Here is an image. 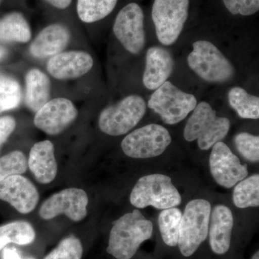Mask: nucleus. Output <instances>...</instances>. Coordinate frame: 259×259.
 Wrapping results in <instances>:
<instances>
[{"instance_id":"nucleus-1","label":"nucleus","mask_w":259,"mask_h":259,"mask_svg":"<svg viewBox=\"0 0 259 259\" xmlns=\"http://www.w3.org/2000/svg\"><path fill=\"white\" fill-rule=\"evenodd\" d=\"M153 223L135 209L117 220L110 231L107 252L116 259H131L152 236Z\"/></svg>"},{"instance_id":"nucleus-2","label":"nucleus","mask_w":259,"mask_h":259,"mask_svg":"<svg viewBox=\"0 0 259 259\" xmlns=\"http://www.w3.org/2000/svg\"><path fill=\"white\" fill-rule=\"evenodd\" d=\"M184 130V137L189 142L197 141L199 148L207 151L222 141L230 130V121L218 117L207 102L197 104Z\"/></svg>"},{"instance_id":"nucleus-3","label":"nucleus","mask_w":259,"mask_h":259,"mask_svg":"<svg viewBox=\"0 0 259 259\" xmlns=\"http://www.w3.org/2000/svg\"><path fill=\"white\" fill-rule=\"evenodd\" d=\"M193 50L187 56V64L200 79L209 83L231 81L235 68L229 59L214 46L205 40L194 42Z\"/></svg>"},{"instance_id":"nucleus-4","label":"nucleus","mask_w":259,"mask_h":259,"mask_svg":"<svg viewBox=\"0 0 259 259\" xmlns=\"http://www.w3.org/2000/svg\"><path fill=\"white\" fill-rule=\"evenodd\" d=\"M130 201L137 208L151 206L165 209L180 205L182 197L169 177L153 174L139 179L131 192Z\"/></svg>"},{"instance_id":"nucleus-5","label":"nucleus","mask_w":259,"mask_h":259,"mask_svg":"<svg viewBox=\"0 0 259 259\" xmlns=\"http://www.w3.org/2000/svg\"><path fill=\"white\" fill-rule=\"evenodd\" d=\"M210 214L211 204L204 199H194L186 206L177 245L184 256L193 255L207 239Z\"/></svg>"},{"instance_id":"nucleus-6","label":"nucleus","mask_w":259,"mask_h":259,"mask_svg":"<svg viewBox=\"0 0 259 259\" xmlns=\"http://www.w3.org/2000/svg\"><path fill=\"white\" fill-rule=\"evenodd\" d=\"M197 105L193 95L185 93L169 81L156 89L148 102V107L167 125H175L185 120Z\"/></svg>"},{"instance_id":"nucleus-7","label":"nucleus","mask_w":259,"mask_h":259,"mask_svg":"<svg viewBox=\"0 0 259 259\" xmlns=\"http://www.w3.org/2000/svg\"><path fill=\"white\" fill-rule=\"evenodd\" d=\"M146 112L144 98L139 95H130L102 110L99 117V127L109 136H122L136 127Z\"/></svg>"},{"instance_id":"nucleus-8","label":"nucleus","mask_w":259,"mask_h":259,"mask_svg":"<svg viewBox=\"0 0 259 259\" xmlns=\"http://www.w3.org/2000/svg\"><path fill=\"white\" fill-rule=\"evenodd\" d=\"M190 0H154L151 17L156 37L163 46L178 40L189 16Z\"/></svg>"},{"instance_id":"nucleus-9","label":"nucleus","mask_w":259,"mask_h":259,"mask_svg":"<svg viewBox=\"0 0 259 259\" xmlns=\"http://www.w3.org/2000/svg\"><path fill=\"white\" fill-rule=\"evenodd\" d=\"M171 143V135L166 127L149 124L127 135L121 146L129 157L149 158L160 156Z\"/></svg>"},{"instance_id":"nucleus-10","label":"nucleus","mask_w":259,"mask_h":259,"mask_svg":"<svg viewBox=\"0 0 259 259\" xmlns=\"http://www.w3.org/2000/svg\"><path fill=\"white\" fill-rule=\"evenodd\" d=\"M113 32L117 40L126 50L139 54L146 45L144 14L137 3L126 5L119 12L113 25Z\"/></svg>"},{"instance_id":"nucleus-11","label":"nucleus","mask_w":259,"mask_h":259,"mask_svg":"<svg viewBox=\"0 0 259 259\" xmlns=\"http://www.w3.org/2000/svg\"><path fill=\"white\" fill-rule=\"evenodd\" d=\"M89 199L81 189H66L53 194L42 203L39 214L44 220H51L65 214L74 222H79L88 214Z\"/></svg>"},{"instance_id":"nucleus-12","label":"nucleus","mask_w":259,"mask_h":259,"mask_svg":"<svg viewBox=\"0 0 259 259\" xmlns=\"http://www.w3.org/2000/svg\"><path fill=\"white\" fill-rule=\"evenodd\" d=\"M209 168L214 180L225 188H232L248 175L247 165H242L239 158L222 141L212 146Z\"/></svg>"},{"instance_id":"nucleus-13","label":"nucleus","mask_w":259,"mask_h":259,"mask_svg":"<svg viewBox=\"0 0 259 259\" xmlns=\"http://www.w3.org/2000/svg\"><path fill=\"white\" fill-rule=\"evenodd\" d=\"M74 104L68 99H54L35 112V127L51 136L61 134L77 117Z\"/></svg>"},{"instance_id":"nucleus-14","label":"nucleus","mask_w":259,"mask_h":259,"mask_svg":"<svg viewBox=\"0 0 259 259\" xmlns=\"http://www.w3.org/2000/svg\"><path fill=\"white\" fill-rule=\"evenodd\" d=\"M0 199L11 204L19 212L28 214L36 207L39 194L26 177L13 175L0 182Z\"/></svg>"},{"instance_id":"nucleus-15","label":"nucleus","mask_w":259,"mask_h":259,"mask_svg":"<svg viewBox=\"0 0 259 259\" xmlns=\"http://www.w3.org/2000/svg\"><path fill=\"white\" fill-rule=\"evenodd\" d=\"M93 64V59L88 53L68 51L52 56L48 61L47 70L57 79H75L89 72Z\"/></svg>"},{"instance_id":"nucleus-16","label":"nucleus","mask_w":259,"mask_h":259,"mask_svg":"<svg viewBox=\"0 0 259 259\" xmlns=\"http://www.w3.org/2000/svg\"><path fill=\"white\" fill-rule=\"evenodd\" d=\"M175 68V60L171 53L164 48H148L146 54L143 83L148 90H156L166 82Z\"/></svg>"},{"instance_id":"nucleus-17","label":"nucleus","mask_w":259,"mask_h":259,"mask_svg":"<svg viewBox=\"0 0 259 259\" xmlns=\"http://www.w3.org/2000/svg\"><path fill=\"white\" fill-rule=\"evenodd\" d=\"M233 223L229 207L222 204L214 207L209 218L208 236L211 249L215 254L223 255L229 250Z\"/></svg>"},{"instance_id":"nucleus-18","label":"nucleus","mask_w":259,"mask_h":259,"mask_svg":"<svg viewBox=\"0 0 259 259\" xmlns=\"http://www.w3.org/2000/svg\"><path fill=\"white\" fill-rule=\"evenodd\" d=\"M28 166L39 183L47 185L54 180L58 166L54 155V146L50 141L36 143L29 155Z\"/></svg>"},{"instance_id":"nucleus-19","label":"nucleus","mask_w":259,"mask_h":259,"mask_svg":"<svg viewBox=\"0 0 259 259\" xmlns=\"http://www.w3.org/2000/svg\"><path fill=\"white\" fill-rule=\"evenodd\" d=\"M70 40L69 30L60 24H53L40 32L30 47L34 57L54 56L64 50Z\"/></svg>"},{"instance_id":"nucleus-20","label":"nucleus","mask_w":259,"mask_h":259,"mask_svg":"<svg viewBox=\"0 0 259 259\" xmlns=\"http://www.w3.org/2000/svg\"><path fill=\"white\" fill-rule=\"evenodd\" d=\"M26 93L25 103L32 112H36L49 102L51 81L40 70L32 69L25 77Z\"/></svg>"},{"instance_id":"nucleus-21","label":"nucleus","mask_w":259,"mask_h":259,"mask_svg":"<svg viewBox=\"0 0 259 259\" xmlns=\"http://www.w3.org/2000/svg\"><path fill=\"white\" fill-rule=\"evenodd\" d=\"M30 38V27L23 15L10 13L0 20V40L27 42Z\"/></svg>"},{"instance_id":"nucleus-22","label":"nucleus","mask_w":259,"mask_h":259,"mask_svg":"<svg viewBox=\"0 0 259 259\" xmlns=\"http://www.w3.org/2000/svg\"><path fill=\"white\" fill-rule=\"evenodd\" d=\"M35 231L30 223L15 221L0 226V250L9 243L25 245L35 240Z\"/></svg>"},{"instance_id":"nucleus-23","label":"nucleus","mask_w":259,"mask_h":259,"mask_svg":"<svg viewBox=\"0 0 259 259\" xmlns=\"http://www.w3.org/2000/svg\"><path fill=\"white\" fill-rule=\"evenodd\" d=\"M228 102L238 115L243 119L258 120L259 98L247 93L244 89L234 87L228 92Z\"/></svg>"},{"instance_id":"nucleus-24","label":"nucleus","mask_w":259,"mask_h":259,"mask_svg":"<svg viewBox=\"0 0 259 259\" xmlns=\"http://www.w3.org/2000/svg\"><path fill=\"white\" fill-rule=\"evenodd\" d=\"M118 0H77L78 15L81 21L95 23L106 18L115 9Z\"/></svg>"},{"instance_id":"nucleus-25","label":"nucleus","mask_w":259,"mask_h":259,"mask_svg":"<svg viewBox=\"0 0 259 259\" xmlns=\"http://www.w3.org/2000/svg\"><path fill=\"white\" fill-rule=\"evenodd\" d=\"M233 203L238 208L256 207L259 206V175H252L243 179L235 187Z\"/></svg>"},{"instance_id":"nucleus-26","label":"nucleus","mask_w":259,"mask_h":259,"mask_svg":"<svg viewBox=\"0 0 259 259\" xmlns=\"http://www.w3.org/2000/svg\"><path fill=\"white\" fill-rule=\"evenodd\" d=\"M182 213L176 207L165 209L158 216V226L162 239L168 246L178 245L179 234Z\"/></svg>"},{"instance_id":"nucleus-27","label":"nucleus","mask_w":259,"mask_h":259,"mask_svg":"<svg viewBox=\"0 0 259 259\" xmlns=\"http://www.w3.org/2000/svg\"><path fill=\"white\" fill-rule=\"evenodd\" d=\"M20 84L10 76L0 75V113L17 108L21 101Z\"/></svg>"},{"instance_id":"nucleus-28","label":"nucleus","mask_w":259,"mask_h":259,"mask_svg":"<svg viewBox=\"0 0 259 259\" xmlns=\"http://www.w3.org/2000/svg\"><path fill=\"white\" fill-rule=\"evenodd\" d=\"M27 168L28 161L21 151H13L0 157V182L10 176L25 173Z\"/></svg>"},{"instance_id":"nucleus-29","label":"nucleus","mask_w":259,"mask_h":259,"mask_svg":"<svg viewBox=\"0 0 259 259\" xmlns=\"http://www.w3.org/2000/svg\"><path fill=\"white\" fill-rule=\"evenodd\" d=\"M83 246L79 238L67 237L51 250L44 259H81Z\"/></svg>"},{"instance_id":"nucleus-30","label":"nucleus","mask_w":259,"mask_h":259,"mask_svg":"<svg viewBox=\"0 0 259 259\" xmlns=\"http://www.w3.org/2000/svg\"><path fill=\"white\" fill-rule=\"evenodd\" d=\"M235 145L238 153L248 161L258 162L259 160V137L258 136L241 133L234 138Z\"/></svg>"},{"instance_id":"nucleus-31","label":"nucleus","mask_w":259,"mask_h":259,"mask_svg":"<svg viewBox=\"0 0 259 259\" xmlns=\"http://www.w3.org/2000/svg\"><path fill=\"white\" fill-rule=\"evenodd\" d=\"M223 3L232 15L250 16L259 10V0H223Z\"/></svg>"},{"instance_id":"nucleus-32","label":"nucleus","mask_w":259,"mask_h":259,"mask_svg":"<svg viewBox=\"0 0 259 259\" xmlns=\"http://www.w3.org/2000/svg\"><path fill=\"white\" fill-rule=\"evenodd\" d=\"M16 127V122L10 116L0 117V148L13 134Z\"/></svg>"},{"instance_id":"nucleus-33","label":"nucleus","mask_w":259,"mask_h":259,"mask_svg":"<svg viewBox=\"0 0 259 259\" xmlns=\"http://www.w3.org/2000/svg\"><path fill=\"white\" fill-rule=\"evenodd\" d=\"M3 259H24L15 248H5L3 253ZM33 259V258H26Z\"/></svg>"},{"instance_id":"nucleus-34","label":"nucleus","mask_w":259,"mask_h":259,"mask_svg":"<svg viewBox=\"0 0 259 259\" xmlns=\"http://www.w3.org/2000/svg\"><path fill=\"white\" fill-rule=\"evenodd\" d=\"M47 1L58 9L64 10L69 6L72 0H47Z\"/></svg>"},{"instance_id":"nucleus-35","label":"nucleus","mask_w":259,"mask_h":259,"mask_svg":"<svg viewBox=\"0 0 259 259\" xmlns=\"http://www.w3.org/2000/svg\"><path fill=\"white\" fill-rule=\"evenodd\" d=\"M7 54H8V51H7V49L0 46V61H1L2 59H4L5 56H7Z\"/></svg>"},{"instance_id":"nucleus-36","label":"nucleus","mask_w":259,"mask_h":259,"mask_svg":"<svg viewBox=\"0 0 259 259\" xmlns=\"http://www.w3.org/2000/svg\"><path fill=\"white\" fill-rule=\"evenodd\" d=\"M250 259H259V252L258 251L255 252L254 253V255H253V256L251 257V258Z\"/></svg>"},{"instance_id":"nucleus-37","label":"nucleus","mask_w":259,"mask_h":259,"mask_svg":"<svg viewBox=\"0 0 259 259\" xmlns=\"http://www.w3.org/2000/svg\"><path fill=\"white\" fill-rule=\"evenodd\" d=\"M0 1H1V0H0Z\"/></svg>"}]
</instances>
